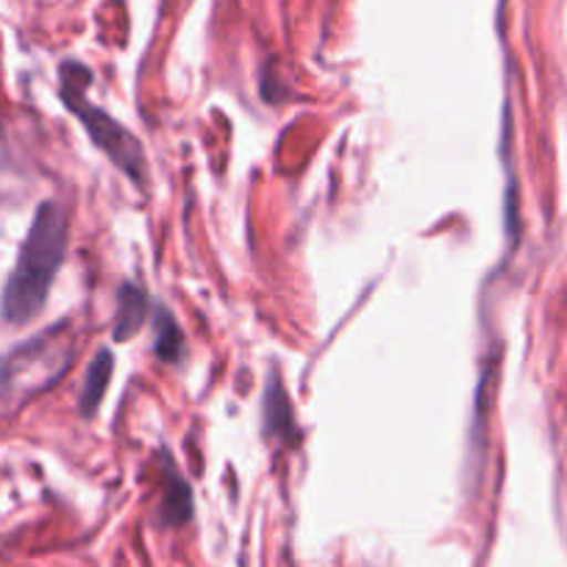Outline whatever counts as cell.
Masks as SVG:
<instances>
[{"mask_svg": "<svg viewBox=\"0 0 567 567\" xmlns=\"http://www.w3.org/2000/svg\"><path fill=\"white\" fill-rule=\"evenodd\" d=\"M64 250H68V217L62 206L45 200L31 220L29 234L20 245L18 265L7 278L0 298V309L9 323H31L42 312L53 278L62 267Z\"/></svg>", "mask_w": 567, "mask_h": 567, "instance_id": "6da1fadb", "label": "cell"}, {"mask_svg": "<svg viewBox=\"0 0 567 567\" xmlns=\"http://www.w3.org/2000/svg\"><path fill=\"white\" fill-rule=\"evenodd\" d=\"M86 86H90V70L81 68L75 62L62 64V101L68 103L70 112L81 120L84 131L90 140L95 142L97 148L112 159L123 176H128L136 187H145L148 178V159L142 151L140 140L131 134L125 125H120L112 114L97 109L95 103L86 97Z\"/></svg>", "mask_w": 567, "mask_h": 567, "instance_id": "7a4b0ae2", "label": "cell"}, {"mask_svg": "<svg viewBox=\"0 0 567 567\" xmlns=\"http://www.w3.org/2000/svg\"><path fill=\"white\" fill-rule=\"evenodd\" d=\"M265 432L276 434V437L287 440V443H296L298 440V425L296 414H292V403L287 398V390L278 381V375L272 373L267 381L265 390Z\"/></svg>", "mask_w": 567, "mask_h": 567, "instance_id": "3957f363", "label": "cell"}, {"mask_svg": "<svg viewBox=\"0 0 567 567\" xmlns=\"http://www.w3.org/2000/svg\"><path fill=\"white\" fill-rule=\"evenodd\" d=\"M148 320V296L134 287V284H125L117 298V323H114V340L125 342L131 337H136Z\"/></svg>", "mask_w": 567, "mask_h": 567, "instance_id": "277c9868", "label": "cell"}, {"mask_svg": "<svg viewBox=\"0 0 567 567\" xmlns=\"http://www.w3.org/2000/svg\"><path fill=\"white\" fill-rule=\"evenodd\" d=\"M165 498H162V523L167 526H182L193 517V489L189 484L178 476L173 465L165 467Z\"/></svg>", "mask_w": 567, "mask_h": 567, "instance_id": "5b68a950", "label": "cell"}, {"mask_svg": "<svg viewBox=\"0 0 567 567\" xmlns=\"http://www.w3.org/2000/svg\"><path fill=\"white\" fill-rule=\"evenodd\" d=\"M112 370H114L112 351H97V357L92 359L90 370H86L84 390H81V414H84V417H92V414L97 412V406H101L109 381H112Z\"/></svg>", "mask_w": 567, "mask_h": 567, "instance_id": "8992f818", "label": "cell"}, {"mask_svg": "<svg viewBox=\"0 0 567 567\" xmlns=\"http://www.w3.org/2000/svg\"><path fill=\"white\" fill-rule=\"evenodd\" d=\"M154 331H156V357L165 359V362H178V359L184 357V334L167 309L162 307L156 309Z\"/></svg>", "mask_w": 567, "mask_h": 567, "instance_id": "52a82bcc", "label": "cell"}]
</instances>
